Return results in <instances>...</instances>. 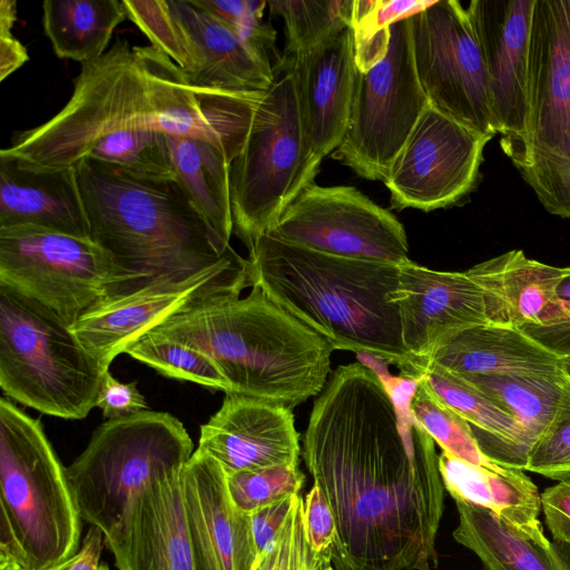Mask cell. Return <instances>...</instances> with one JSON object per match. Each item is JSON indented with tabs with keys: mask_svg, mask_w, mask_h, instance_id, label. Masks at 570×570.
Instances as JSON below:
<instances>
[{
	"mask_svg": "<svg viewBox=\"0 0 570 570\" xmlns=\"http://www.w3.org/2000/svg\"><path fill=\"white\" fill-rule=\"evenodd\" d=\"M0 560L50 570L80 550L82 518L41 421L0 401Z\"/></svg>",
	"mask_w": 570,
	"mask_h": 570,
	"instance_id": "5b68a950",
	"label": "cell"
},
{
	"mask_svg": "<svg viewBox=\"0 0 570 570\" xmlns=\"http://www.w3.org/2000/svg\"><path fill=\"white\" fill-rule=\"evenodd\" d=\"M524 470L553 480H570V415L556 423L534 443Z\"/></svg>",
	"mask_w": 570,
	"mask_h": 570,
	"instance_id": "b9f144b4",
	"label": "cell"
},
{
	"mask_svg": "<svg viewBox=\"0 0 570 570\" xmlns=\"http://www.w3.org/2000/svg\"><path fill=\"white\" fill-rule=\"evenodd\" d=\"M77 556V554H76ZM75 556V557H76ZM75 557L72 559H70L69 561H66L63 563H60L56 567H53L52 569L50 570H68L69 567L71 566V563L73 562L75 560ZM0 570H23L21 569L19 566L12 563V562H9V561H1L0 560Z\"/></svg>",
	"mask_w": 570,
	"mask_h": 570,
	"instance_id": "f907efd6",
	"label": "cell"
},
{
	"mask_svg": "<svg viewBox=\"0 0 570 570\" xmlns=\"http://www.w3.org/2000/svg\"><path fill=\"white\" fill-rule=\"evenodd\" d=\"M217 21L233 30L258 51L273 49L276 32L263 19L267 1L257 0H191Z\"/></svg>",
	"mask_w": 570,
	"mask_h": 570,
	"instance_id": "60d3db41",
	"label": "cell"
},
{
	"mask_svg": "<svg viewBox=\"0 0 570 570\" xmlns=\"http://www.w3.org/2000/svg\"><path fill=\"white\" fill-rule=\"evenodd\" d=\"M302 455L336 523L335 570H432L443 512L435 442L364 364L314 401Z\"/></svg>",
	"mask_w": 570,
	"mask_h": 570,
	"instance_id": "6da1fadb",
	"label": "cell"
},
{
	"mask_svg": "<svg viewBox=\"0 0 570 570\" xmlns=\"http://www.w3.org/2000/svg\"><path fill=\"white\" fill-rule=\"evenodd\" d=\"M429 364L456 374L549 376L563 373L562 360L520 330L491 323L451 336L434 350L424 367Z\"/></svg>",
	"mask_w": 570,
	"mask_h": 570,
	"instance_id": "4316f807",
	"label": "cell"
},
{
	"mask_svg": "<svg viewBox=\"0 0 570 570\" xmlns=\"http://www.w3.org/2000/svg\"><path fill=\"white\" fill-rule=\"evenodd\" d=\"M511 160L548 212L570 218V0L534 2L527 132Z\"/></svg>",
	"mask_w": 570,
	"mask_h": 570,
	"instance_id": "9c48e42d",
	"label": "cell"
},
{
	"mask_svg": "<svg viewBox=\"0 0 570 570\" xmlns=\"http://www.w3.org/2000/svg\"><path fill=\"white\" fill-rule=\"evenodd\" d=\"M145 67L125 39L97 60L81 63L68 102L45 124L19 132L0 153L49 168H71L106 136L157 130Z\"/></svg>",
	"mask_w": 570,
	"mask_h": 570,
	"instance_id": "52a82bcc",
	"label": "cell"
},
{
	"mask_svg": "<svg viewBox=\"0 0 570 570\" xmlns=\"http://www.w3.org/2000/svg\"><path fill=\"white\" fill-rule=\"evenodd\" d=\"M316 570H335L333 564H332V560L331 559H326L324 560L318 567Z\"/></svg>",
	"mask_w": 570,
	"mask_h": 570,
	"instance_id": "816d5d0a",
	"label": "cell"
},
{
	"mask_svg": "<svg viewBox=\"0 0 570 570\" xmlns=\"http://www.w3.org/2000/svg\"><path fill=\"white\" fill-rule=\"evenodd\" d=\"M303 523L312 549L332 558L336 539V523L330 503L317 485L303 499Z\"/></svg>",
	"mask_w": 570,
	"mask_h": 570,
	"instance_id": "7bdbcfd3",
	"label": "cell"
},
{
	"mask_svg": "<svg viewBox=\"0 0 570 570\" xmlns=\"http://www.w3.org/2000/svg\"><path fill=\"white\" fill-rule=\"evenodd\" d=\"M0 285L40 303L69 326L105 298L138 289L90 238L36 225L0 227Z\"/></svg>",
	"mask_w": 570,
	"mask_h": 570,
	"instance_id": "8fae6325",
	"label": "cell"
},
{
	"mask_svg": "<svg viewBox=\"0 0 570 570\" xmlns=\"http://www.w3.org/2000/svg\"><path fill=\"white\" fill-rule=\"evenodd\" d=\"M438 461L443 485L454 501L488 509L519 529H542L538 519L540 494L523 470L494 471L445 451L441 452Z\"/></svg>",
	"mask_w": 570,
	"mask_h": 570,
	"instance_id": "f1b7e54d",
	"label": "cell"
},
{
	"mask_svg": "<svg viewBox=\"0 0 570 570\" xmlns=\"http://www.w3.org/2000/svg\"><path fill=\"white\" fill-rule=\"evenodd\" d=\"M105 372L59 316L0 285V386L7 396L46 415L81 420L96 407Z\"/></svg>",
	"mask_w": 570,
	"mask_h": 570,
	"instance_id": "8992f818",
	"label": "cell"
},
{
	"mask_svg": "<svg viewBox=\"0 0 570 570\" xmlns=\"http://www.w3.org/2000/svg\"><path fill=\"white\" fill-rule=\"evenodd\" d=\"M540 500L546 524L553 539L570 546V480L547 488Z\"/></svg>",
	"mask_w": 570,
	"mask_h": 570,
	"instance_id": "bcb514c9",
	"label": "cell"
},
{
	"mask_svg": "<svg viewBox=\"0 0 570 570\" xmlns=\"http://www.w3.org/2000/svg\"><path fill=\"white\" fill-rule=\"evenodd\" d=\"M534 2L472 0L466 7L485 61L494 127L510 158L527 132L528 52Z\"/></svg>",
	"mask_w": 570,
	"mask_h": 570,
	"instance_id": "ac0fdd59",
	"label": "cell"
},
{
	"mask_svg": "<svg viewBox=\"0 0 570 570\" xmlns=\"http://www.w3.org/2000/svg\"><path fill=\"white\" fill-rule=\"evenodd\" d=\"M409 18L391 24L380 61L365 71L356 69L350 120L336 156L365 179L385 180L429 105L416 75Z\"/></svg>",
	"mask_w": 570,
	"mask_h": 570,
	"instance_id": "7c38bea8",
	"label": "cell"
},
{
	"mask_svg": "<svg viewBox=\"0 0 570 570\" xmlns=\"http://www.w3.org/2000/svg\"><path fill=\"white\" fill-rule=\"evenodd\" d=\"M480 287L489 323L520 330L560 325L568 314L558 298L567 267H554L511 250L465 271Z\"/></svg>",
	"mask_w": 570,
	"mask_h": 570,
	"instance_id": "cb8c5ba5",
	"label": "cell"
},
{
	"mask_svg": "<svg viewBox=\"0 0 570 570\" xmlns=\"http://www.w3.org/2000/svg\"><path fill=\"white\" fill-rule=\"evenodd\" d=\"M453 538L474 552L485 570H570V556L543 534L523 530L482 507L455 501Z\"/></svg>",
	"mask_w": 570,
	"mask_h": 570,
	"instance_id": "83f0119b",
	"label": "cell"
},
{
	"mask_svg": "<svg viewBox=\"0 0 570 570\" xmlns=\"http://www.w3.org/2000/svg\"><path fill=\"white\" fill-rule=\"evenodd\" d=\"M87 157L141 176L175 178L165 135L153 129L114 132L97 141Z\"/></svg>",
	"mask_w": 570,
	"mask_h": 570,
	"instance_id": "d590c367",
	"label": "cell"
},
{
	"mask_svg": "<svg viewBox=\"0 0 570 570\" xmlns=\"http://www.w3.org/2000/svg\"><path fill=\"white\" fill-rule=\"evenodd\" d=\"M193 450L183 423L166 412L105 421L67 468L82 520L108 535L129 502L158 478L183 471Z\"/></svg>",
	"mask_w": 570,
	"mask_h": 570,
	"instance_id": "ba28073f",
	"label": "cell"
},
{
	"mask_svg": "<svg viewBox=\"0 0 570 570\" xmlns=\"http://www.w3.org/2000/svg\"><path fill=\"white\" fill-rule=\"evenodd\" d=\"M458 375L518 420L523 431L521 453L524 466L534 443L570 415V379L564 372L549 376Z\"/></svg>",
	"mask_w": 570,
	"mask_h": 570,
	"instance_id": "4dcf8cb0",
	"label": "cell"
},
{
	"mask_svg": "<svg viewBox=\"0 0 570 570\" xmlns=\"http://www.w3.org/2000/svg\"><path fill=\"white\" fill-rule=\"evenodd\" d=\"M96 407L107 420L128 416L147 410L145 396L137 389V382L124 383L106 371L97 395Z\"/></svg>",
	"mask_w": 570,
	"mask_h": 570,
	"instance_id": "ee69618b",
	"label": "cell"
},
{
	"mask_svg": "<svg viewBox=\"0 0 570 570\" xmlns=\"http://www.w3.org/2000/svg\"><path fill=\"white\" fill-rule=\"evenodd\" d=\"M176 180L203 215L220 247L227 250L234 230L230 163L215 146L165 135Z\"/></svg>",
	"mask_w": 570,
	"mask_h": 570,
	"instance_id": "f546056e",
	"label": "cell"
},
{
	"mask_svg": "<svg viewBox=\"0 0 570 570\" xmlns=\"http://www.w3.org/2000/svg\"><path fill=\"white\" fill-rule=\"evenodd\" d=\"M128 19L119 0H46L42 26L58 58L80 63L107 52L115 29Z\"/></svg>",
	"mask_w": 570,
	"mask_h": 570,
	"instance_id": "1f68e13d",
	"label": "cell"
},
{
	"mask_svg": "<svg viewBox=\"0 0 570 570\" xmlns=\"http://www.w3.org/2000/svg\"><path fill=\"white\" fill-rule=\"evenodd\" d=\"M17 20V2L14 0L0 1V81L29 60L27 49L12 35V27Z\"/></svg>",
	"mask_w": 570,
	"mask_h": 570,
	"instance_id": "7dc6e473",
	"label": "cell"
},
{
	"mask_svg": "<svg viewBox=\"0 0 570 570\" xmlns=\"http://www.w3.org/2000/svg\"><path fill=\"white\" fill-rule=\"evenodd\" d=\"M181 473L160 476L147 485L104 537L118 570H195Z\"/></svg>",
	"mask_w": 570,
	"mask_h": 570,
	"instance_id": "603a6c76",
	"label": "cell"
},
{
	"mask_svg": "<svg viewBox=\"0 0 570 570\" xmlns=\"http://www.w3.org/2000/svg\"><path fill=\"white\" fill-rule=\"evenodd\" d=\"M354 0H274L267 4L284 22L286 56L295 57L352 24Z\"/></svg>",
	"mask_w": 570,
	"mask_h": 570,
	"instance_id": "d6a6232c",
	"label": "cell"
},
{
	"mask_svg": "<svg viewBox=\"0 0 570 570\" xmlns=\"http://www.w3.org/2000/svg\"><path fill=\"white\" fill-rule=\"evenodd\" d=\"M297 495H289L249 514L257 559L275 543Z\"/></svg>",
	"mask_w": 570,
	"mask_h": 570,
	"instance_id": "f6af8a7d",
	"label": "cell"
},
{
	"mask_svg": "<svg viewBox=\"0 0 570 570\" xmlns=\"http://www.w3.org/2000/svg\"><path fill=\"white\" fill-rule=\"evenodd\" d=\"M293 59L274 65V81L259 101L240 154L230 164L234 230L247 248L265 234L308 184Z\"/></svg>",
	"mask_w": 570,
	"mask_h": 570,
	"instance_id": "30bf717a",
	"label": "cell"
},
{
	"mask_svg": "<svg viewBox=\"0 0 570 570\" xmlns=\"http://www.w3.org/2000/svg\"><path fill=\"white\" fill-rule=\"evenodd\" d=\"M562 371L570 379V357L562 360Z\"/></svg>",
	"mask_w": 570,
	"mask_h": 570,
	"instance_id": "f5cc1de1",
	"label": "cell"
},
{
	"mask_svg": "<svg viewBox=\"0 0 570 570\" xmlns=\"http://www.w3.org/2000/svg\"><path fill=\"white\" fill-rule=\"evenodd\" d=\"M98 570H109L108 566L105 563H101L98 568Z\"/></svg>",
	"mask_w": 570,
	"mask_h": 570,
	"instance_id": "db71d44e",
	"label": "cell"
},
{
	"mask_svg": "<svg viewBox=\"0 0 570 570\" xmlns=\"http://www.w3.org/2000/svg\"><path fill=\"white\" fill-rule=\"evenodd\" d=\"M102 543L104 533L98 528L90 527L68 570H98Z\"/></svg>",
	"mask_w": 570,
	"mask_h": 570,
	"instance_id": "681fc988",
	"label": "cell"
},
{
	"mask_svg": "<svg viewBox=\"0 0 570 570\" xmlns=\"http://www.w3.org/2000/svg\"><path fill=\"white\" fill-rule=\"evenodd\" d=\"M151 332L209 356L226 380L227 394L293 410L317 396L328 381L334 348L259 287L244 298L206 302Z\"/></svg>",
	"mask_w": 570,
	"mask_h": 570,
	"instance_id": "3957f363",
	"label": "cell"
},
{
	"mask_svg": "<svg viewBox=\"0 0 570 570\" xmlns=\"http://www.w3.org/2000/svg\"><path fill=\"white\" fill-rule=\"evenodd\" d=\"M148 78L157 129L218 148L232 164L247 139L266 92H230L193 85L186 71L153 46H134Z\"/></svg>",
	"mask_w": 570,
	"mask_h": 570,
	"instance_id": "e0dca14e",
	"label": "cell"
},
{
	"mask_svg": "<svg viewBox=\"0 0 570 570\" xmlns=\"http://www.w3.org/2000/svg\"><path fill=\"white\" fill-rule=\"evenodd\" d=\"M397 268L390 302L399 312L403 345L424 375V364L441 343L489 323L483 295L466 272L434 271L411 259Z\"/></svg>",
	"mask_w": 570,
	"mask_h": 570,
	"instance_id": "d6986e66",
	"label": "cell"
},
{
	"mask_svg": "<svg viewBox=\"0 0 570 570\" xmlns=\"http://www.w3.org/2000/svg\"><path fill=\"white\" fill-rule=\"evenodd\" d=\"M265 234L338 257L394 265L410 261L403 225L353 186L308 184Z\"/></svg>",
	"mask_w": 570,
	"mask_h": 570,
	"instance_id": "9a60e30c",
	"label": "cell"
},
{
	"mask_svg": "<svg viewBox=\"0 0 570 570\" xmlns=\"http://www.w3.org/2000/svg\"><path fill=\"white\" fill-rule=\"evenodd\" d=\"M248 286L323 337L334 350L368 353L422 377L403 345L390 293L397 265L327 255L259 236L248 248Z\"/></svg>",
	"mask_w": 570,
	"mask_h": 570,
	"instance_id": "7a4b0ae2",
	"label": "cell"
},
{
	"mask_svg": "<svg viewBox=\"0 0 570 570\" xmlns=\"http://www.w3.org/2000/svg\"><path fill=\"white\" fill-rule=\"evenodd\" d=\"M199 450L227 475L296 464L299 434L292 410L264 400L226 394L222 406L200 425Z\"/></svg>",
	"mask_w": 570,
	"mask_h": 570,
	"instance_id": "7402d4cb",
	"label": "cell"
},
{
	"mask_svg": "<svg viewBox=\"0 0 570 570\" xmlns=\"http://www.w3.org/2000/svg\"><path fill=\"white\" fill-rule=\"evenodd\" d=\"M168 2L193 41L197 68L187 73L193 85L246 94L269 89L274 81L269 55L249 46L191 0Z\"/></svg>",
	"mask_w": 570,
	"mask_h": 570,
	"instance_id": "484cf974",
	"label": "cell"
},
{
	"mask_svg": "<svg viewBox=\"0 0 570 570\" xmlns=\"http://www.w3.org/2000/svg\"><path fill=\"white\" fill-rule=\"evenodd\" d=\"M411 411L442 451L494 471L509 469L495 463L481 451L471 424L435 395L424 375L414 393Z\"/></svg>",
	"mask_w": 570,
	"mask_h": 570,
	"instance_id": "836d02e7",
	"label": "cell"
},
{
	"mask_svg": "<svg viewBox=\"0 0 570 570\" xmlns=\"http://www.w3.org/2000/svg\"><path fill=\"white\" fill-rule=\"evenodd\" d=\"M557 295L568 314V321L553 327L528 330L522 333L563 360L570 357V267H567V273L559 283Z\"/></svg>",
	"mask_w": 570,
	"mask_h": 570,
	"instance_id": "c3c4849f",
	"label": "cell"
},
{
	"mask_svg": "<svg viewBox=\"0 0 570 570\" xmlns=\"http://www.w3.org/2000/svg\"><path fill=\"white\" fill-rule=\"evenodd\" d=\"M292 59L308 168L316 176L347 129L356 75L353 30Z\"/></svg>",
	"mask_w": 570,
	"mask_h": 570,
	"instance_id": "44dd1931",
	"label": "cell"
},
{
	"mask_svg": "<svg viewBox=\"0 0 570 570\" xmlns=\"http://www.w3.org/2000/svg\"><path fill=\"white\" fill-rule=\"evenodd\" d=\"M409 19L416 75L429 105L493 137L487 67L468 8L456 0L432 1Z\"/></svg>",
	"mask_w": 570,
	"mask_h": 570,
	"instance_id": "4fadbf2b",
	"label": "cell"
},
{
	"mask_svg": "<svg viewBox=\"0 0 570 570\" xmlns=\"http://www.w3.org/2000/svg\"><path fill=\"white\" fill-rule=\"evenodd\" d=\"M16 225L90 238L75 167H42L0 153V227Z\"/></svg>",
	"mask_w": 570,
	"mask_h": 570,
	"instance_id": "d4e9b609",
	"label": "cell"
},
{
	"mask_svg": "<svg viewBox=\"0 0 570 570\" xmlns=\"http://www.w3.org/2000/svg\"><path fill=\"white\" fill-rule=\"evenodd\" d=\"M431 2L354 0L351 28L354 33L356 69L365 71L385 56L391 24L422 11Z\"/></svg>",
	"mask_w": 570,
	"mask_h": 570,
	"instance_id": "8d00e7d4",
	"label": "cell"
},
{
	"mask_svg": "<svg viewBox=\"0 0 570 570\" xmlns=\"http://www.w3.org/2000/svg\"><path fill=\"white\" fill-rule=\"evenodd\" d=\"M89 237L138 288L185 279L224 250L176 178L148 177L86 157L75 165Z\"/></svg>",
	"mask_w": 570,
	"mask_h": 570,
	"instance_id": "277c9868",
	"label": "cell"
},
{
	"mask_svg": "<svg viewBox=\"0 0 570 570\" xmlns=\"http://www.w3.org/2000/svg\"><path fill=\"white\" fill-rule=\"evenodd\" d=\"M247 286V259L232 247L218 263L188 278L159 279L105 298L70 330L108 371L119 354L167 320L213 299L239 296Z\"/></svg>",
	"mask_w": 570,
	"mask_h": 570,
	"instance_id": "5bb4252c",
	"label": "cell"
},
{
	"mask_svg": "<svg viewBox=\"0 0 570 570\" xmlns=\"http://www.w3.org/2000/svg\"><path fill=\"white\" fill-rule=\"evenodd\" d=\"M492 137L428 105L383 181L394 208H446L475 186Z\"/></svg>",
	"mask_w": 570,
	"mask_h": 570,
	"instance_id": "2e32d148",
	"label": "cell"
},
{
	"mask_svg": "<svg viewBox=\"0 0 570 570\" xmlns=\"http://www.w3.org/2000/svg\"><path fill=\"white\" fill-rule=\"evenodd\" d=\"M326 559L332 560L316 553L306 539L303 498L298 494L275 543L256 560L252 570H316Z\"/></svg>",
	"mask_w": 570,
	"mask_h": 570,
	"instance_id": "ab89813d",
	"label": "cell"
},
{
	"mask_svg": "<svg viewBox=\"0 0 570 570\" xmlns=\"http://www.w3.org/2000/svg\"><path fill=\"white\" fill-rule=\"evenodd\" d=\"M227 475V474H226ZM305 476L296 464H283L227 475L232 501L246 514L299 494Z\"/></svg>",
	"mask_w": 570,
	"mask_h": 570,
	"instance_id": "f35d334b",
	"label": "cell"
},
{
	"mask_svg": "<svg viewBox=\"0 0 570 570\" xmlns=\"http://www.w3.org/2000/svg\"><path fill=\"white\" fill-rule=\"evenodd\" d=\"M125 353L164 376L193 382L225 394L229 391L213 360L181 342L149 332Z\"/></svg>",
	"mask_w": 570,
	"mask_h": 570,
	"instance_id": "e575fe53",
	"label": "cell"
},
{
	"mask_svg": "<svg viewBox=\"0 0 570 570\" xmlns=\"http://www.w3.org/2000/svg\"><path fill=\"white\" fill-rule=\"evenodd\" d=\"M128 19L187 73L197 68L193 41L181 21L165 0H122Z\"/></svg>",
	"mask_w": 570,
	"mask_h": 570,
	"instance_id": "74e56055",
	"label": "cell"
},
{
	"mask_svg": "<svg viewBox=\"0 0 570 570\" xmlns=\"http://www.w3.org/2000/svg\"><path fill=\"white\" fill-rule=\"evenodd\" d=\"M181 491L195 570H252L257 553L250 515L232 501L222 465L196 449L183 470Z\"/></svg>",
	"mask_w": 570,
	"mask_h": 570,
	"instance_id": "ffe728a7",
	"label": "cell"
}]
</instances>
